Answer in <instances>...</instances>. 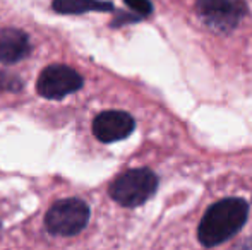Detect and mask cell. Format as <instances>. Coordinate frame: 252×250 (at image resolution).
Segmentation results:
<instances>
[{"label":"cell","instance_id":"6da1fadb","mask_svg":"<svg viewBox=\"0 0 252 250\" xmlns=\"http://www.w3.org/2000/svg\"><path fill=\"white\" fill-rule=\"evenodd\" d=\"M249 204L240 197H228L215 202L202 216L197 238L204 247H216L230 240L246 224Z\"/></svg>","mask_w":252,"mask_h":250},{"label":"cell","instance_id":"7a4b0ae2","mask_svg":"<svg viewBox=\"0 0 252 250\" xmlns=\"http://www.w3.org/2000/svg\"><path fill=\"white\" fill-rule=\"evenodd\" d=\"M84 86V77L79 69L67 62H53L40 70L34 83V91L48 101H60L79 93Z\"/></svg>","mask_w":252,"mask_h":250},{"label":"cell","instance_id":"3957f363","mask_svg":"<svg viewBox=\"0 0 252 250\" xmlns=\"http://www.w3.org/2000/svg\"><path fill=\"white\" fill-rule=\"evenodd\" d=\"M158 189V177L150 168H132L124 171L110 185V195L124 207H137L150 200Z\"/></svg>","mask_w":252,"mask_h":250},{"label":"cell","instance_id":"277c9868","mask_svg":"<svg viewBox=\"0 0 252 250\" xmlns=\"http://www.w3.org/2000/svg\"><path fill=\"white\" fill-rule=\"evenodd\" d=\"M90 214V206L79 197L60 199L45 214V228L55 237H74L86 228Z\"/></svg>","mask_w":252,"mask_h":250},{"label":"cell","instance_id":"5b68a950","mask_svg":"<svg viewBox=\"0 0 252 250\" xmlns=\"http://www.w3.org/2000/svg\"><path fill=\"white\" fill-rule=\"evenodd\" d=\"M196 10L211 29L228 33L247 14V5L244 0H197Z\"/></svg>","mask_w":252,"mask_h":250},{"label":"cell","instance_id":"8992f818","mask_svg":"<svg viewBox=\"0 0 252 250\" xmlns=\"http://www.w3.org/2000/svg\"><path fill=\"white\" fill-rule=\"evenodd\" d=\"M33 38L21 26H0V67L3 70L24 65L33 55Z\"/></svg>","mask_w":252,"mask_h":250},{"label":"cell","instance_id":"52a82bcc","mask_svg":"<svg viewBox=\"0 0 252 250\" xmlns=\"http://www.w3.org/2000/svg\"><path fill=\"white\" fill-rule=\"evenodd\" d=\"M136 129L132 115L124 110H103L91 120V134L101 144L124 140Z\"/></svg>","mask_w":252,"mask_h":250},{"label":"cell","instance_id":"ba28073f","mask_svg":"<svg viewBox=\"0 0 252 250\" xmlns=\"http://www.w3.org/2000/svg\"><path fill=\"white\" fill-rule=\"evenodd\" d=\"M126 2L129 3L137 14H141V16H148V14H151V10H153V5H151L150 0H126Z\"/></svg>","mask_w":252,"mask_h":250}]
</instances>
